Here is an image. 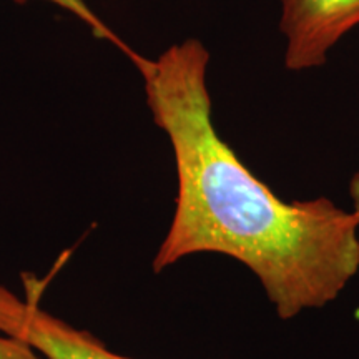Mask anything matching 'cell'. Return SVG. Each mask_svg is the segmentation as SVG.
Here are the masks:
<instances>
[{
	"label": "cell",
	"instance_id": "6da1fadb",
	"mask_svg": "<svg viewBox=\"0 0 359 359\" xmlns=\"http://www.w3.org/2000/svg\"><path fill=\"white\" fill-rule=\"evenodd\" d=\"M130 58L172 142L178 175L155 273L195 253L226 255L258 276L281 320L338 298L359 269L358 215L327 198L281 200L245 167L213 127L210 55L198 40L173 45L156 60Z\"/></svg>",
	"mask_w": 359,
	"mask_h": 359
},
{
	"label": "cell",
	"instance_id": "7a4b0ae2",
	"mask_svg": "<svg viewBox=\"0 0 359 359\" xmlns=\"http://www.w3.org/2000/svg\"><path fill=\"white\" fill-rule=\"evenodd\" d=\"M25 299L0 285V334L25 343L43 359H133L110 351L88 331L77 330L40 306L42 283L24 275Z\"/></svg>",
	"mask_w": 359,
	"mask_h": 359
},
{
	"label": "cell",
	"instance_id": "3957f363",
	"mask_svg": "<svg viewBox=\"0 0 359 359\" xmlns=\"http://www.w3.org/2000/svg\"><path fill=\"white\" fill-rule=\"evenodd\" d=\"M286 67L304 70L326 62L330 48L359 25V0H280Z\"/></svg>",
	"mask_w": 359,
	"mask_h": 359
},
{
	"label": "cell",
	"instance_id": "277c9868",
	"mask_svg": "<svg viewBox=\"0 0 359 359\" xmlns=\"http://www.w3.org/2000/svg\"><path fill=\"white\" fill-rule=\"evenodd\" d=\"M15 2L19 4H25L27 0H15ZM47 2H52L55 4V6L65 8V11H69L70 13H74L75 17H79L80 20H83L85 24H87L90 29H92V32L95 34L97 39H105V40H110V42H114L115 45H118V47H122L125 52L132 53L128 47H125L122 43V40L116 39V35L111 32V30L107 27L103 22L98 19V17L93 13L92 8H90L87 4L83 2V0H47Z\"/></svg>",
	"mask_w": 359,
	"mask_h": 359
},
{
	"label": "cell",
	"instance_id": "5b68a950",
	"mask_svg": "<svg viewBox=\"0 0 359 359\" xmlns=\"http://www.w3.org/2000/svg\"><path fill=\"white\" fill-rule=\"evenodd\" d=\"M0 359H43L22 341L0 334Z\"/></svg>",
	"mask_w": 359,
	"mask_h": 359
},
{
	"label": "cell",
	"instance_id": "8992f818",
	"mask_svg": "<svg viewBox=\"0 0 359 359\" xmlns=\"http://www.w3.org/2000/svg\"><path fill=\"white\" fill-rule=\"evenodd\" d=\"M349 195H351V198H353L354 212H356L359 217V170L351 180V185H349Z\"/></svg>",
	"mask_w": 359,
	"mask_h": 359
}]
</instances>
